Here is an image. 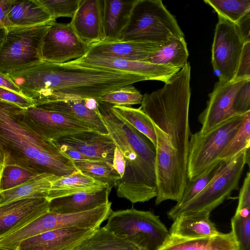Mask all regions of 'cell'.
I'll list each match as a JSON object with an SVG mask.
<instances>
[{"label": "cell", "instance_id": "15", "mask_svg": "<svg viewBox=\"0 0 250 250\" xmlns=\"http://www.w3.org/2000/svg\"><path fill=\"white\" fill-rule=\"evenodd\" d=\"M27 121L45 137L56 141L62 137L92 131L85 124L62 113L36 106L24 109Z\"/></svg>", "mask_w": 250, "mask_h": 250}, {"label": "cell", "instance_id": "38", "mask_svg": "<svg viewBox=\"0 0 250 250\" xmlns=\"http://www.w3.org/2000/svg\"><path fill=\"white\" fill-rule=\"evenodd\" d=\"M219 163L207 169L195 179L188 180L181 200L172 208H176L183 206L199 194L213 178Z\"/></svg>", "mask_w": 250, "mask_h": 250}, {"label": "cell", "instance_id": "51", "mask_svg": "<svg viewBox=\"0 0 250 250\" xmlns=\"http://www.w3.org/2000/svg\"><path fill=\"white\" fill-rule=\"evenodd\" d=\"M137 250H144L140 249H138Z\"/></svg>", "mask_w": 250, "mask_h": 250}, {"label": "cell", "instance_id": "14", "mask_svg": "<svg viewBox=\"0 0 250 250\" xmlns=\"http://www.w3.org/2000/svg\"><path fill=\"white\" fill-rule=\"evenodd\" d=\"M216 83L209 95L207 106L198 117L202 127L199 131L204 135L222 123L237 115L232 106L233 96L245 81Z\"/></svg>", "mask_w": 250, "mask_h": 250}, {"label": "cell", "instance_id": "25", "mask_svg": "<svg viewBox=\"0 0 250 250\" xmlns=\"http://www.w3.org/2000/svg\"><path fill=\"white\" fill-rule=\"evenodd\" d=\"M111 190L107 186L99 191L80 192L57 198L50 201L49 211L62 214L88 211L109 202Z\"/></svg>", "mask_w": 250, "mask_h": 250}, {"label": "cell", "instance_id": "45", "mask_svg": "<svg viewBox=\"0 0 250 250\" xmlns=\"http://www.w3.org/2000/svg\"><path fill=\"white\" fill-rule=\"evenodd\" d=\"M12 0H0V28H8L10 24L7 14Z\"/></svg>", "mask_w": 250, "mask_h": 250}, {"label": "cell", "instance_id": "12", "mask_svg": "<svg viewBox=\"0 0 250 250\" xmlns=\"http://www.w3.org/2000/svg\"><path fill=\"white\" fill-rule=\"evenodd\" d=\"M91 46L82 41L70 23L53 22L42 42V61L62 63L85 56Z\"/></svg>", "mask_w": 250, "mask_h": 250}, {"label": "cell", "instance_id": "26", "mask_svg": "<svg viewBox=\"0 0 250 250\" xmlns=\"http://www.w3.org/2000/svg\"><path fill=\"white\" fill-rule=\"evenodd\" d=\"M159 250H237V245L231 232L195 238L170 235Z\"/></svg>", "mask_w": 250, "mask_h": 250}, {"label": "cell", "instance_id": "1", "mask_svg": "<svg viewBox=\"0 0 250 250\" xmlns=\"http://www.w3.org/2000/svg\"><path fill=\"white\" fill-rule=\"evenodd\" d=\"M21 93L35 105L52 101L94 99L135 83L144 76L84 66L69 62L42 61L8 75Z\"/></svg>", "mask_w": 250, "mask_h": 250}, {"label": "cell", "instance_id": "20", "mask_svg": "<svg viewBox=\"0 0 250 250\" xmlns=\"http://www.w3.org/2000/svg\"><path fill=\"white\" fill-rule=\"evenodd\" d=\"M34 106L62 113L85 124L92 131L108 135L99 109L98 102L94 99L52 101Z\"/></svg>", "mask_w": 250, "mask_h": 250}, {"label": "cell", "instance_id": "9", "mask_svg": "<svg viewBox=\"0 0 250 250\" xmlns=\"http://www.w3.org/2000/svg\"><path fill=\"white\" fill-rule=\"evenodd\" d=\"M246 113L222 123L204 135L199 131L191 133L188 152V180L195 179L220 162V155L240 127Z\"/></svg>", "mask_w": 250, "mask_h": 250}, {"label": "cell", "instance_id": "17", "mask_svg": "<svg viewBox=\"0 0 250 250\" xmlns=\"http://www.w3.org/2000/svg\"><path fill=\"white\" fill-rule=\"evenodd\" d=\"M104 0H81L69 23L79 38L92 45L103 42Z\"/></svg>", "mask_w": 250, "mask_h": 250}, {"label": "cell", "instance_id": "31", "mask_svg": "<svg viewBox=\"0 0 250 250\" xmlns=\"http://www.w3.org/2000/svg\"><path fill=\"white\" fill-rule=\"evenodd\" d=\"M77 169L94 180L106 184L112 189L121 176L113 165L106 162L97 160H73Z\"/></svg>", "mask_w": 250, "mask_h": 250}, {"label": "cell", "instance_id": "18", "mask_svg": "<svg viewBox=\"0 0 250 250\" xmlns=\"http://www.w3.org/2000/svg\"><path fill=\"white\" fill-rule=\"evenodd\" d=\"M54 142L57 145L72 148L90 160L103 161L113 165L116 146L108 135L83 131L62 137Z\"/></svg>", "mask_w": 250, "mask_h": 250}, {"label": "cell", "instance_id": "13", "mask_svg": "<svg viewBox=\"0 0 250 250\" xmlns=\"http://www.w3.org/2000/svg\"><path fill=\"white\" fill-rule=\"evenodd\" d=\"M68 62L95 68L129 73L145 77L148 80L160 81L165 83L168 82L181 70L170 66L147 62L87 55Z\"/></svg>", "mask_w": 250, "mask_h": 250}, {"label": "cell", "instance_id": "48", "mask_svg": "<svg viewBox=\"0 0 250 250\" xmlns=\"http://www.w3.org/2000/svg\"><path fill=\"white\" fill-rule=\"evenodd\" d=\"M7 156L6 155L2 149V147L0 145V179L3 172L4 166L6 162Z\"/></svg>", "mask_w": 250, "mask_h": 250}, {"label": "cell", "instance_id": "36", "mask_svg": "<svg viewBox=\"0 0 250 250\" xmlns=\"http://www.w3.org/2000/svg\"><path fill=\"white\" fill-rule=\"evenodd\" d=\"M143 97V95L132 84H130L105 93L100 98L99 102L111 106H131L141 104Z\"/></svg>", "mask_w": 250, "mask_h": 250}, {"label": "cell", "instance_id": "41", "mask_svg": "<svg viewBox=\"0 0 250 250\" xmlns=\"http://www.w3.org/2000/svg\"><path fill=\"white\" fill-rule=\"evenodd\" d=\"M250 79V42L245 43L232 81Z\"/></svg>", "mask_w": 250, "mask_h": 250}, {"label": "cell", "instance_id": "22", "mask_svg": "<svg viewBox=\"0 0 250 250\" xmlns=\"http://www.w3.org/2000/svg\"><path fill=\"white\" fill-rule=\"evenodd\" d=\"M210 213L197 211L177 216L169 229L170 236L195 238L215 235L220 233L209 219Z\"/></svg>", "mask_w": 250, "mask_h": 250}, {"label": "cell", "instance_id": "23", "mask_svg": "<svg viewBox=\"0 0 250 250\" xmlns=\"http://www.w3.org/2000/svg\"><path fill=\"white\" fill-rule=\"evenodd\" d=\"M136 0H104L103 25L104 40L110 42L120 41L128 24Z\"/></svg>", "mask_w": 250, "mask_h": 250}, {"label": "cell", "instance_id": "8", "mask_svg": "<svg viewBox=\"0 0 250 250\" xmlns=\"http://www.w3.org/2000/svg\"><path fill=\"white\" fill-rule=\"evenodd\" d=\"M110 202L94 209L75 213L62 214L48 211L22 228L1 237L7 249L17 250L23 240L42 233L62 228L77 227L96 229L112 212Z\"/></svg>", "mask_w": 250, "mask_h": 250}, {"label": "cell", "instance_id": "16", "mask_svg": "<svg viewBox=\"0 0 250 250\" xmlns=\"http://www.w3.org/2000/svg\"><path fill=\"white\" fill-rule=\"evenodd\" d=\"M50 201L32 198L0 206V237L16 230L48 212Z\"/></svg>", "mask_w": 250, "mask_h": 250}, {"label": "cell", "instance_id": "6", "mask_svg": "<svg viewBox=\"0 0 250 250\" xmlns=\"http://www.w3.org/2000/svg\"><path fill=\"white\" fill-rule=\"evenodd\" d=\"M104 228L144 250H159L170 236L159 216L134 208L112 211Z\"/></svg>", "mask_w": 250, "mask_h": 250}, {"label": "cell", "instance_id": "35", "mask_svg": "<svg viewBox=\"0 0 250 250\" xmlns=\"http://www.w3.org/2000/svg\"><path fill=\"white\" fill-rule=\"evenodd\" d=\"M250 208L236 209L231 220V231L237 250H250Z\"/></svg>", "mask_w": 250, "mask_h": 250}, {"label": "cell", "instance_id": "21", "mask_svg": "<svg viewBox=\"0 0 250 250\" xmlns=\"http://www.w3.org/2000/svg\"><path fill=\"white\" fill-rule=\"evenodd\" d=\"M163 45L136 41L101 42L92 45L86 55L107 56L145 62Z\"/></svg>", "mask_w": 250, "mask_h": 250}, {"label": "cell", "instance_id": "2", "mask_svg": "<svg viewBox=\"0 0 250 250\" xmlns=\"http://www.w3.org/2000/svg\"><path fill=\"white\" fill-rule=\"evenodd\" d=\"M24 110L0 100V145L7 156L5 165L16 164L39 174L58 177L78 170L54 141L42 135L27 121Z\"/></svg>", "mask_w": 250, "mask_h": 250}, {"label": "cell", "instance_id": "39", "mask_svg": "<svg viewBox=\"0 0 250 250\" xmlns=\"http://www.w3.org/2000/svg\"><path fill=\"white\" fill-rule=\"evenodd\" d=\"M56 20L60 17L72 18L81 0H38Z\"/></svg>", "mask_w": 250, "mask_h": 250}, {"label": "cell", "instance_id": "28", "mask_svg": "<svg viewBox=\"0 0 250 250\" xmlns=\"http://www.w3.org/2000/svg\"><path fill=\"white\" fill-rule=\"evenodd\" d=\"M57 176L43 173L10 189L0 192V206L13 201L32 198L47 199L52 183Z\"/></svg>", "mask_w": 250, "mask_h": 250}, {"label": "cell", "instance_id": "34", "mask_svg": "<svg viewBox=\"0 0 250 250\" xmlns=\"http://www.w3.org/2000/svg\"><path fill=\"white\" fill-rule=\"evenodd\" d=\"M250 146V111L245 114L242 125L237 132L225 147L218 161L230 160Z\"/></svg>", "mask_w": 250, "mask_h": 250}, {"label": "cell", "instance_id": "19", "mask_svg": "<svg viewBox=\"0 0 250 250\" xmlns=\"http://www.w3.org/2000/svg\"><path fill=\"white\" fill-rule=\"evenodd\" d=\"M96 229L69 227L47 231L22 240L17 250H69Z\"/></svg>", "mask_w": 250, "mask_h": 250}, {"label": "cell", "instance_id": "27", "mask_svg": "<svg viewBox=\"0 0 250 250\" xmlns=\"http://www.w3.org/2000/svg\"><path fill=\"white\" fill-rule=\"evenodd\" d=\"M107 186V184L96 181L77 170L70 175L59 177L54 180L52 183L47 199L50 201L77 193L99 191Z\"/></svg>", "mask_w": 250, "mask_h": 250}, {"label": "cell", "instance_id": "10", "mask_svg": "<svg viewBox=\"0 0 250 250\" xmlns=\"http://www.w3.org/2000/svg\"><path fill=\"white\" fill-rule=\"evenodd\" d=\"M52 23L7 28L0 45V72L8 75L42 62V40Z\"/></svg>", "mask_w": 250, "mask_h": 250}, {"label": "cell", "instance_id": "33", "mask_svg": "<svg viewBox=\"0 0 250 250\" xmlns=\"http://www.w3.org/2000/svg\"><path fill=\"white\" fill-rule=\"evenodd\" d=\"M219 16L235 24L250 11V0H204Z\"/></svg>", "mask_w": 250, "mask_h": 250}, {"label": "cell", "instance_id": "37", "mask_svg": "<svg viewBox=\"0 0 250 250\" xmlns=\"http://www.w3.org/2000/svg\"><path fill=\"white\" fill-rule=\"evenodd\" d=\"M39 175L33 170L18 165H6L0 179V192L21 185Z\"/></svg>", "mask_w": 250, "mask_h": 250}, {"label": "cell", "instance_id": "3", "mask_svg": "<svg viewBox=\"0 0 250 250\" xmlns=\"http://www.w3.org/2000/svg\"><path fill=\"white\" fill-rule=\"evenodd\" d=\"M103 119L115 146L122 153L125 167L116 183L117 195L132 204L156 198V147L146 136L115 115L111 106L98 102Z\"/></svg>", "mask_w": 250, "mask_h": 250}, {"label": "cell", "instance_id": "32", "mask_svg": "<svg viewBox=\"0 0 250 250\" xmlns=\"http://www.w3.org/2000/svg\"><path fill=\"white\" fill-rule=\"evenodd\" d=\"M112 112L147 137L156 146V136L152 122L140 108L131 106H113Z\"/></svg>", "mask_w": 250, "mask_h": 250}, {"label": "cell", "instance_id": "42", "mask_svg": "<svg viewBox=\"0 0 250 250\" xmlns=\"http://www.w3.org/2000/svg\"><path fill=\"white\" fill-rule=\"evenodd\" d=\"M0 100L15 104L23 109L34 106V102L25 96L0 87Z\"/></svg>", "mask_w": 250, "mask_h": 250}, {"label": "cell", "instance_id": "5", "mask_svg": "<svg viewBox=\"0 0 250 250\" xmlns=\"http://www.w3.org/2000/svg\"><path fill=\"white\" fill-rule=\"evenodd\" d=\"M172 37L184 38V34L162 1L136 0L120 41L164 45Z\"/></svg>", "mask_w": 250, "mask_h": 250}, {"label": "cell", "instance_id": "46", "mask_svg": "<svg viewBox=\"0 0 250 250\" xmlns=\"http://www.w3.org/2000/svg\"><path fill=\"white\" fill-rule=\"evenodd\" d=\"M113 166L122 177L124 172L125 161L122 153L116 146L114 151Z\"/></svg>", "mask_w": 250, "mask_h": 250}, {"label": "cell", "instance_id": "49", "mask_svg": "<svg viewBox=\"0 0 250 250\" xmlns=\"http://www.w3.org/2000/svg\"><path fill=\"white\" fill-rule=\"evenodd\" d=\"M7 28H0V45L2 43L5 37Z\"/></svg>", "mask_w": 250, "mask_h": 250}, {"label": "cell", "instance_id": "4", "mask_svg": "<svg viewBox=\"0 0 250 250\" xmlns=\"http://www.w3.org/2000/svg\"><path fill=\"white\" fill-rule=\"evenodd\" d=\"M191 67L187 63L161 89L143 95L139 107L164 131L187 168Z\"/></svg>", "mask_w": 250, "mask_h": 250}, {"label": "cell", "instance_id": "47", "mask_svg": "<svg viewBox=\"0 0 250 250\" xmlns=\"http://www.w3.org/2000/svg\"><path fill=\"white\" fill-rule=\"evenodd\" d=\"M0 87L10 90L16 93L21 94L18 87L10 79L8 75L0 72Z\"/></svg>", "mask_w": 250, "mask_h": 250}, {"label": "cell", "instance_id": "29", "mask_svg": "<svg viewBox=\"0 0 250 250\" xmlns=\"http://www.w3.org/2000/svg\"><path fill=\"white\" fill-rule=\"evenodd\" d=\"M138 249L132 244L117 237L104 227H100L69 250H137Z\"/></svg>", "mask_w": 250, "mask_h": 250}, {"label": "cell", "instance_id": "44", "mask_svg": "<svg viewBox=\"0 0 250 250\" xmlns=\"http://www.w3.org/2000/svg\"><path fill=\"white\" fill-rule=\"evenodd\" d=\"M235 24L244 41L250 42V11L245 14Z\"/></svg>", "mask_w": 250, "mask_h": 250}, {"label": "cell", "instance_id": "40", "mask_svg": "<svg viewBox=\"0 0 250 250\" xmlns=\"http://www.w3.org/2000/svg\"><path fill=\"white\" fill-rule=\"evenodd\" d=\"M232 106L237 115L250 111V79L246 80L235 93Z\"/></svg>", "mask_w": 250, "mask_h": 250}, {"label": "cell", "instance_id": "11", "mask_svg": "<svg viewBox=\"0 0 250 250\" xmlns=\"http://www.w3.org/2000/svg\"><path fill=\"white\" fill-rule=\"evenodd\" d=\"M212 45L211 63L219 83L233 80L246 42L235 24L219 16Z\"/></svg>", "mask_w": 250, "mask_h": 250}, {"label": "cell", "instance_id": "43", "mask_svg": "<svg viewBox=\"0 0 250 250\" xmlns=\"http://www.w3.org/2000/svg\"><path fill=\"white\" fill-rule=\"evenodd\" d=\"M236 209L250 208V173L248 172L240 189Z\"/></svg>", "mask_w": 250, "mask_h": 250}, {"label": "cell", "instance_id": "30", "mask_svg": "<svg viewBox=\"0 0 250 250\" xmlns=\"http://www.w3.org/2000/svg\"><path fill=\"white\" fill-rule=\"evenodd\" d=\"M188 52L184 38L172 37L145 62L181 69L188 62Z\"/></svg>", "mask_w": 250, "mask_h": 250}, {"label": "cell", "instance_id": "7", "mask_svg": "<svg viewBox=\"0 0 250 250\" xmlns=\"http://www.w3.org/2000/svg\"><path fill=\"white\" fill-rule=\"evenodd\" d=\"M246 164L250 165V148L244 150L230 160L221 161L215 175L205 188L183 206L172 208L167 212L168 217L173 220L184 213L197 211L211 213L233 190L238 189Z\"/></svg>", "mask_w": 250, "mask_h": 250}, {"label": "cell", "instance_id": "50", "mask_svg": "<svg viewBox=\"0 0 250 250\" xmlns=\"http://www.w3.org/2000/svg\"><path fill=\"white\" fill-rule=\"evenodd\" d=\"M0 250H11L6 249H4V248L0 247Z\"/></svg>", "mask_w": 250, "mask_h": 250}, {"label": "cell", "instance_id": "24", "mask_svg": "<svg viewBox=\"0 0 250 250\" xmlns=\"http://www.w3.org/2000/svg\"><path fill=\"white\" fill-rule=\"evenodd\" d=\"M10 27H31L56 21L38 0H12L7 14Z\"/></svg>", "mask_w": 250, "mask_h": 250}]
</instances>
